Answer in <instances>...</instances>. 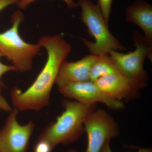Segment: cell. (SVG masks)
Wrapping results in <instances>:
<instances>
[{
  "label": "cell",
  "instance_id": "1",
  "mask_svg": "<svg viewBox=\"0 0 152 152\" xmlns=\"http://www.w3.org/2000/svg\"><path fill=\"white\" fill-rule=\"evenodd\" d=\"M37 44L46 49L48 59L35 80L27 89L23 91L16 87L12 89V103L18 110L39 111L49 104L60 68L72 50L70 45L61 34L42 37Z\"/></svg>",
  "mask_w": 152,
  "mask_h": 152
},
{
  "label": "cell",
  "instance_id": "2",
  "mask_svg": "<svg viewBox=\"0 0 152 152\" xmlns=\"http://www.w3.org/2000/svg\"><path fill=\"white\" fill-rule=\"evenodd\" d=\"M64 111L42 131L38 140L47 141L54 148L60 144H70L85 132L84 124L91 113L96 109V104H87L77 101H62Z\"/></svg>",
  "mask_w": 152,
  "mask_h": 152
},
{
  "label": "cell",
  "instance_id": "3",
  "mask_svg": "<svg viewBox=\"0 0 152 152\" xmlns=\"http://www.w3.org/2000/svg\"><path fill=\"white\" fill-rule=\"evenodd\" d=\"M77 4L81 9L80 20L95 40L93 42L81 39L91 54L100 56L109 54L111 51H125L126 48L110 32L108 24L97 5L94 4L91 0H78Z\"/></svg>",
  "mask_w": 152,
  "mask_h": 152
},
{
  "label": "cell",
  "instance_id": "4",
  "mask_svg": "<svg viewBox=\"0 0 152 152\" xmlns=\"http://www.w3.org/2000/svg\"><path fill=\"white\" fill-rule=\"evenodd\" d=\"M23 14L18 11L12 17V27L0 33V53L16 68L17 71H29L32 68L34 58L39 52V44H31L20 37L19 27L24 20Z\"/></svg>",
  "mask_w": 152,
  "mask_h": 152
},
{
  "label": "cell",
  "instance_id": "5",
  "mask_svg": "<svg viewBox=\"0 0 152 152\" xmlns=\"http://www.w3.org/2000/svg\"><path fill=\"white\" fill-rule=\"evenodd\" d=\"M132 39L136 47L134 51L124 54L111 51L109 55L121 74L139 90L148 84V76L143 64L146 57L152 61V46L137 31H134Z\"/></svg>",
  "mask_w": 152,
  "mask_h": 152
},
{
  "label": "cell",
  "instance_id": "6",
  "mask_svg": "<svg viewBox=\"0 0 152 152\" xmlns=\"http://www.w3.org/2000/svg\"><path fill=\"white\" fill-rule=\"evenodd\" d=\"M85 132L88 144L85 152H100L108 140L118 135L117 123L113 117L102 109L96 110L85 121Z\"/></svg>",
  "mask_w": 152,
  "mask_h": 152
},
{
  "label": "cell",
  "instance_id": "7",
  "mask_svg": "<svg viewBox=\"0 0 152 152\" xmlns=\"http://www.w3.org/2000/svg\"><path fill=\"white\" fill-rule=\"evenodd\" d=\"M18 112L16 108L12 110L0 130L1 152H28L35 125L31 121L25 125L20 124L17 119Z\"/></svg>",
  "mask_w": 152,
  "mask_h": 152
},
{
  "label": "cell",
  "instance_id": "8",
  "mask_svg": "<svg viewBox=\"0 0 152 152\" xmlns=\"http://www.w3.org/2000/svg\"><path fill=\"white\" fill-rule=\"evenodd\" d=\"M58 89L64 96L74 99L84 104H92L100 102L114 110H121L124 106L123 101L110 97L99 88L94 82L90 80L72 83Z\"/></svg>",
  "mask_w": 152,
  "mask_h": 152
},
{
  "label": "cell",
  "instance_id": "9",
  "mask_svg": "<svg viewBox=\"0 0 152 152\" xmlns=\"http://www.w3.org/2000/svg\"><path fill=\"white\" fill-rule=\"evenodd\" d=\"M97 57L98 56L91 54L76 62H64L56 81L58 89L72 83L90 80L91 68Z\"/></svg>",
  "mask_w": 152,
  "mask_h": 152
},
{
  "label": "cell",
  "instance_id": "10",
  "mask_svg": "<svg viewBox=\"0 0 152 152\" xmlns=\"http://www.w3.org/2000/svg\"><path fill=\"white\" fill-rule=\"evenodd\" d=\"M94 82L104 94L116 100L131 99L138 95L139 90L121 74L103 76Z\"/></svg>",
  "mask_w": 152,
  "mask_h": 152
},
{
  "label": "cell",
  "instance_id": "11",
  "mask_svg": "<svg viewBox=\"0 0 152 152\" xmlns=\"http://www.w3.org/2000/svg\"><path fill=\"white\" fill-rule=\"evenodd\" d=\"M126 21L140 28L147 42L152 45V6L145 1L138 0L126 10Z\"/></svg>",
  "mask_w": 152,
  "mask_h": 152
},
{
  "label": "cell",
  "instance_id": "12",
  "mask_svg": "<svg viewBox=\"0 0 152 152\" xmlns=\"http://www.w3.org/2000/svg\"><path fill=\"white\" fill-rule=\"evenodd\" d=\"M113 74L122 75L110 55L98 56L97 58L91 68L90 81L94 82L101 77Z\"/></svg>",
  "mask_w": 152,
  "mask_h": 152
},
{
  "label": "cell",
  "instance_id": "13",
  "mask_svg": "<svg viewBox=\"0 0 152 152\" xmlns=\"http://www.w3.org/2000/svg\"><path fill=\"white\" fill-rule=\"evenodd\" d=\"M113 0H98L97 4L106 21L109 23Z\"/></svg>",
  "mask_w": 152,
  "mask_h": 152
},
{
  "label": "cell",
  "instance_id": "14",
  "mask_svg": "<svg viewBox=\"0 0 152 152\" xmlns=\"http://www.w3.org/2000/svg\"><path fill=\"white\" fill-rule=\"evenodd\" d=\"M54 148L50 143L42 140H38L34 148V152H52Z\"/></svg>",
  "mask_w": 152,
  "mask_h": 152
},
{
  "label": "cell",
  "instance_id": "15",
  "mask_svg": "<svg viewBox=\"0 0 152 152\" xmlns=\"http://www.w3.org/2000/svg\"><path fill=\"white\" fill-rule=\"evenodd\" d=\"M37 0H20L17 3L18 7L22 9H26L30 4L34 2ZM64 1L68 7L69 8H75L78 7L77 3L75 2L73 0H62Z\"/></svg>",
  "mask_w": 152,
  "mask_h": 152
},
{
  "label": "cell",
  "instance_id": "16",
  "mask_svg": "<svg viewBox=\"0 0 152 152\" xmlns=\"http://www.w3.org/2000/svg\"><path fill=\"white\" fill-rule=\"evenodd\" d=\"M2 57L4 56L0 53V59ZM10 71H17L16 68L13 65L8 66L4 64L0 61V88H3L5 87V85L1 80L2 77L6 73Z\"/></svg>",
  "mask_w": 152,
  "mask_h": 152
},
{
  "label": "cell",
  "instance_id": "17",
  "mask_svg": "<svg viewBox=\"0 0 152 152\" xmlns=\"http://www.w3.org/2000/svg\"><path fill=\"white\" fill-rule=\"evenodd\" d=\"M0 109L7 112H10L12 110L5 98L2 95L1 88H0Z\"/></svg>",
  "mask_w": 152,
  "mask_h": 152
},
{
  "label": "cell",
  "instance_id": "18",
  "mask_svg": "<svg viewBox=\"0 0 152 152\" xmlns=\"http://www.w3.org/2000/svg\"><path fill=\"white\" fill-rule=\"evenodd\" d=\"M110 140H108L106 142L100 152H113L110 147ZM137 152H152V150L151 148H140Z\"/></svg>",
  "mask_w": 152,
  "mask_h": 152
},
{
  "label": "cell",
  "instance_id": "19",
  "mask_svg": "<svg viewBox=\"0 0 152 152\" xmlns=\"http://www.w3.org/2000/svg\"><path fill=\"white\" fill-rule=\"evenodd\" d=\"M18 2V0H0V12L9 6Z\"/></svg>",
  "mask_w": 152,
  "mask_h": 152
},
{
  "label": "cell",
  "instance_id": "20",
  "mask_svg": "<svg viewBox=\"0 0 152 152\" xmlns=\"http://www.w3.org/2000/svg\"><path fill=\"white\" fill-rule=\"evenodd\" d=\"M66 152H75V151H74V150H69V151H67Z\"/></svg>",
  "mask_w": 152,
  "mask_h": 152
},
{
  "label": "cell",
  "instance_id": "21",
  "mask_svg": "<svg viewBox=\"0 0 152 152\" xmlns=\"http://www.w3.org/2000/svg\"><path fill=\"white\" fill-rule=\"evenodd\" d=\"M18 1H20V0H18Z\"/></svg>",
  "mask_w": 152,
  "mask_h": 152
},
{
  "label": "cell",
  "instance_id": "22",
  "mask_svg": "<svg viewBox=\"0 0 152 152\" xmlns=\"http://www.w3.org/2000/svg\"><path fill=\"white\" fill-rule=\"evenodd\" d=\"M0 152H1V151H0Z\"/></svg>",
  "mask_w": 152,
  "mask_h": 152
}]
</instances>
